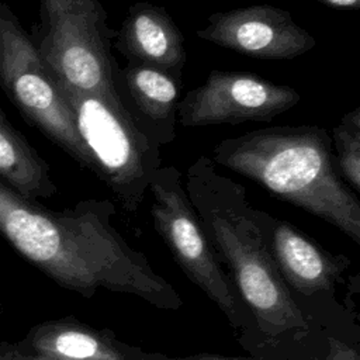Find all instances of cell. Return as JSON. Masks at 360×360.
Segmentation results:
<instances>
[{
    "label": "cell",
    "mask_w": 360,
    "mask_h": 360,
    "mask_svg": "<svg viewBox=\"0 0 360 360\" xmlns=\"http://www.w3.org/2000/svg\"><path fill=\"white\" fill-rule=\"evenodd\" d=\"M30 37L55 80L77 91L120 97L114 31L100 0H39V21Z\"/></svg>",
    "instance_id": "8992f818"
},
{
    "label": "cell",
    "mask_w": 360,
    "mask_h": 360,
    "mask_svg": "<svg viewBox=\"0 0 360 360\" xmlns=\"http://www.w3.org/2000/svg\"><path fill=\"white\" fill-rule=\"evenodd\" d=\"M323 6L338 10H359L360 0H316Z\"/></svg>",
    "instance_id": "d6986e66"
},
{
    "label": "cell",
    "mask_w": 360,
    "mask_h": 360,
    "mask_svg": "<svg viewBox=\"0 0 360 360\" xmlns=\"http://www.w3.org/2000/svg\"><path fill=\"white\" fill-rule=\"evenodd\" d=\"M149 191L156 232L186 277L219 308L242 345L248 318L190 202L181 173L174 166H160L149 183Z\"/></svg>",
    "instance_id": "52a82bcc"
},
{
    "label": "cell",
    "mask_w": 360,
    "mask_h": 360,
    "mask_svg": "<svg viewBox=\"0 0 360 360\" xmlns=\"http://www.w3.org/2000/svg\"><path fill=\"white\" fill-rule=\"evenodd\" d=\"M115 82L122 101L158 143H172L181 82L162 70L132 63L118 68Z\"/></svg>",
    "instance_id": "4fadbf2b"
},
{
    "label": "cell",
    "mask_w": 360,
    "mask_h": 360,
    "mask_svg": "<svg viewBox=\"0 0 360 360\" xmlns=\"http://www.w3.org/2000/svg\"><path fill=\"white\" fill-rule=\"evenodd\" d=\"M259 222L281 278L301 314L328 339L360 347L359 274L352 260L333 253L285 219L259 208Z\"/></svg>",
    "instance_id": "277c9868"
},
{
    "label": "cell",
    "mask_w": 360,
    "mask_h": 360,
    "mask_svg": "<svg viewBox=\"0 0 360 360\" xmlns=\"http://www.w3.org/2000/svg\"><path fill=\"white\" fill-rule=\"evenodd\" d=\"M332 143L336 149V167L343 181L360 191V107L346 112L332 129Z\"/></svg>",
    "instance_id": "9a60e30c"
},
{
    "label": "cell",
    "mask_w": 360,
    "mask_h": 360,
    "mask_svg": "<svg viewBox=\"0 0 360 360\" xmlns=\"http://www.w3.org/2000/svg\"><path fill=\"white\" fill-rule=\"evenodd\" d=\"M112 48L128 63L162 70L181 82L184 35L162 6L148 1L131 4L120 28L114 31Z\"/></svg>",
    "instance_id": "8fae6325"
},
{
    "label": "cell",
    "mask_w": 360,
    "mask_h": 360,
    "mask_svg": "<svg viewBox=\"0 0 360 360\" xmlns=\"http://www.w3.org/2000/svg\"><path fill=\"white\" fill-rule=\"evenodd\" d=\"M0 180L20 195L49 198L58 188L49 165L17 131L0 108Z\"/></svg>",
    "instance_id": "5bb4252c"
},
{
    "label": "cell",
    "mask_w": 360,
    "mask_h": 360,
    "mask_svg": "<svg viewBox=\"0 0 360 360\" xmlns=\"http://www.w3.org/2000/svg\"><path fill=\"white\" fill-rule=\"evenodd\" d=\"M0 87L27 121L91 170L73 117L30 34L11 8L0 1Z\"/></svg>",
    "instance_id": "ba28073f"
},
{
    "label": "cell",
    "mask_w": 360,
    "mask_h": 360,
    "mask_svg": "<svg viewBox=\"0 0 360 360\" xmlns=\"http://www.w3.org/2000/svg\"><path fill=\"white\" fill-rule=\"evenodd\" d=\"M25 350L52 360H142L145 352L120 340L110 329L70 316L34 326Z\"/></svg>",
    "instance_id": "7c38bea8"
},
{
    "label": "cell",
    "mask_w": 360,
    "mask_h": 360,
    "mask_svg": "<svg viewBox=\"0 0 360 360\" xmlns=\"http://www.w3.org/2000/svg\"><path fill=\"white\" fill-rule=\"evenodd\" d=\"M114 215L115 205L98 198L52 211L0 180V232L59 285L87 298L105 290L136 297L158 309H180L177 290L118 232Z\"/></svg>",
    "instance_id": "7a4b0ae2"
},
{
    "label": "cell",
    "mask_w": 360,
    "mask_h": 360,
    "mask_svg": "<svg viewBox=\"0 0 360 360\" xmlns=\"http://www.w3.org/2000/svg\"><path fill=\"white\" fill-rule=\"evenodd\" d=\"M322 360H360V347L329 338L328 350Z\"/></svg>",
    "instance_id": "2e32d148"
},
{
    "label": "cell",
    "mask_w": 360,
    "mask_h": 360,
    "mask_svg": "<svg viewBox=\"0 0 360 360\" xmlns=\"http://www.w3.org/2000/svg\"><path fill=\"white\" fill-rule=\"evenodd\" d=\"M300 93L252 72L214 69L205 82L190 90L177 104V121L183 127L270 121L295 107Z\"/></svg>",
    "instance_id": "9c48e42d"
},
{
    "label": "cell",
    "mask_w": 360,
    "mask_h": 360,
    "mask_svg": "<svg viewBox=\"0 0 360 360\" xmlns=\"http://www.w3.org/2000/svg\"><path fill=\"white\" fill-rule=\"evenodd\" d=\"M184 187L248 318L242 349L256 360H322L328 338L292 301L246 188L202 155L187 167Z\"/></svg>",
    "instance_id": "6da1fadb"
},
{
    "label": "cell",
    "mask_w": 360,
    "mask_h": 360,
    "mask_svg": "<svg viewBox=\"0 0 360 360\" xmlns=\"http://www.w3.org/2000/svg\"><path fill=\"white\" fill-rule=\"evenodd\" d=\"M197 37L240 55L281 60L294 59L311 51L316 39L292 14L271 4H253L218 11L197 30Z\"/></svg>",
    "instance_id": "30bf717a"
},
{
    "label": "cell",
    "mask_w": 360,
    "mask_h": 360,
    "mask_svg": "<svg viewBox=\"0 0 360 360\" xmlns=\"http://www.w3.org/2000/svg\"><path fill=\"white\" fill-rule=\"evenodd\" d=\"M0 360H52L25 349H4L0 352Z\"/></svg>",
    "instance_id": "ac0fdd59"
},
{
    "label": "cell",
    "mask_w": 360,
    "mask_h": 360,
    "mask_svg": "<svg viewBox=\"0 0 360 360\" xmlns=\"http://www.w3.org/2000/svg\"><path fill=\"white\" fill-rule=\"evenodd\" d=\"M53 79V77H52ZM91 172L128 214H136L149 183L162 166L160 145L120 97L73 90L55 80Z\"/></svg>",
    "instance_id": "5b68a950"
},
{
    "label": "cell",
    "mask_w": 360,
    "mask_h": 360,
    "mask_svg": "<svg viewBox=\"0 0 360 360\" xmlns=\"http://www.w3.org/2000/svg\"><path fill=\"white\" fill-rule=\"evenodd\" d=\"M212 162L342 231L360 245V201L340 177L332 139L316 125H278L222 139Z\"/></svg>",
    "instance_id": "3957f363"
},
{
    "label": "cell",
    "mask_w": 360,
    "mask_h": 360,
    "mask_svg": "<svg viewBox=\"0 0 360 360\" xmlns=\"http://www.w3.org/2000/svg\"><path fill=\"white\" fill-rule=\"evenodd\" d=\"M142 360H256V359H243V357H232V356H221L212 353H197L188 356H169L160 352H143Z\"/></svg>",
    "instance_id": "e0dca14e"
}]
</instances>
